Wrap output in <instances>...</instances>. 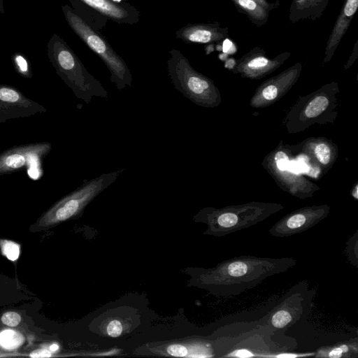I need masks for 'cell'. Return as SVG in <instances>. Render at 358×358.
Listing matches in <instances>:
<instances>
[{
  "label": "cell",
  "mask_w": 358,
  "mask_h": 358,
  "mask_svg": "<svg viewBox=\"0 0 358 358\" xmlns=\"http://www.w3.org/2000/svg\"><path fill=\"white\" fill-rule=\"evenodd\" d=\"M292 258L241 256L225 260L202 273L199 281L219 295H238L266 278L287 271L295 265Z\"/></svg>",
  "instance_id": "6da1fadb"
},
{
  "label": "cell",
  "mask_w": 358,
  "mask_h": 358,
  "mask_svg": "<svg viewBox=\"0 0 358 358\" xmlns=\"http://www.w3.org/2000/svg\"><path fill=\"white\" fill-rule=\"evenodd\" d=\"M48 57L57 74L76 97L90 103L94 96L108 99L102 84L90 74L66 42L54 34L47 45Z\"/></svg>",
  "instance_id": "7a4b0ae2"
},
{
  "label": "cell",
  "mask_w": 358,
  "mask_h": 358,
  "mask_svg": "<svg viewBox=\"0 0 358 358\" xmlns=\"http://www.w3.org/2000/svg\"><path fill=\"white\" fill-rule=\"evenodd\" d=\"M124 170L122 169L103 173L89 180H84L80 187L63 196L48 209L38 219L34 229H47L79 217L87 206L113 183Z\"/></svg>",
  "instance_id": "3957f363"
},
{
  "label": "cell",
  "mask_w": 358,
  "mask_h": 358,
  "mask_svg": "<svg viewBox=\"0 0 358 358\" xmlns=\"http://www.w3.org/2000/svg\"><path fill=\"white\" fill-rule=\"evenodd\" d=\"M62 9L70 28L106 66L110 74V80L117 89L132 87L133 78L127 64L99 31L85 22L71 6L64 5Z\"/></svg>",
  "instance_id": "277c9868"
},
{
  "label": "cell",
  "mask_w": 358,
  "mask_h": 358,
  "mask_svg": "<svg viewBox=\"0 0 358 358\" xmlns=\"http://www.w3.org/2000/svg\"><path fill=\"white\" fill-rule=\"evenodd\" d=\"M169 54L167 69L174 88L196 104L206 101L210 88L209 80L196 71L178 50L173 49Z\"/></svg>",
  "instance_id": "5b68a950"
},
{
  "label": "cell",
  "mask_w": 358,
  "mask_h": 358,
  "mask_svg": "<svg viewBox=\"0 0 358 358\" xmlns=\"http://www.w3.org/2000/svg\"><path fill=\"white\" fill-rule=\"evenodd\" d=\"M48 141L15 145L0 153V176L40 165L52 150Z\"/></svg>",
  "instance_id": "8992f818"
},
{
  "label": "cell",
  "mask_w": 358,
  "mask_h": 358,
  "mask_svg": "<svg viewBox=\"0 0 358 358\" xmlns=\"http://www.w3.org/2000/svg\"><path fill=\"white\" fill-rule=\"evenodd\" d=\"M46 111V108L27 97L17 88L0 84V123Z\"/></svg>",
  "instance_id": "52a82bcc"
},
{
  "label": "cell",
  "mask_w": 358,
  "mask_h": 358,
  "mask_svg": "<svg viewBox=\"0 0 358 358\" xmlns=\"http://www.w3.org/2000/svg\"><path fill=\"white\" fill-rule=\"evenodd\" d=\"M325 217L324 212L299 211L292 213L275 223L268 231L275 237H287L310 229Z\"/></svg>",
  "instance_id": "ba28073f"
},
{
  "label": "cell",
  "mask_w": 358,
  "mask_h": 358,
  "mask_svg": "<svg viewBox=\"0 0 358 358\" xmlns=\"http://www.w3.org/2000/svg\"><path fill=\"white\" fill-rule=\"evenodd\" d=\"M229 36L227 28L219 22L189 23L176 31V37L185 43H210L221 41Z\"/></svg>",
  "instance_id": "9c48e42d"
},
{
  "label": "cell",
  "mask_w": 358,
  "mask_h": 358,
  "mask_svg": "<svg viewBox=\"0 0 358 358\" xmlns=\"http://www.w3.org/2000/svg\"><path fill=\"white\" fill-rule=\"evenodd\" d=\"M96 11L118 24L138 22L140 13L131 4L113 0H79Z\"/></svg>",
  "instance_id": "30bf717a"
},
{
  "label": "cell",
  "mask_w": 358,
  "mask_h": 358,
  "mask_svg": "<svg viewBox=\"0 0 358 358\" xmlns=\"http://www.w3.org/2000/svg\"><path fill=\"white\" fill-rule=\"evenodd\" d=\"M358 8V0H346L338 16L325 48V60L331 59L346 33Z\"/></svg>",
  "instance_id": "8fae6325"
},
{
  "label": "cell",
  "mask_w": 358,
  "mask_h": 358,
  "mask_svg": "<svg viewBox=\"0 0 358 358\" xmlns=\"http://www.w3.org/2000/svg\"><path fill=\"white\" fill-rule=\"evenodd\" d=\"M330 0H292L289 20L295 23L300 20H314L321 16Z\"/></svg>",
  "instance_id": "7c38bea8"
},
{
  "label": "cell",
  "mask_w": 358,
  "mask_h": 358,
  "mask_svg": "<svg viewBox=\"0 0 358 358\" xmlns=\"http://www.w3.org/2000/svg\"><path fill=\"white\" fill-rule=\"evenodd\" d=\"M74 11L88 24L97 30L103 29L108 19L79 0H69Z\"/></svg>",
  "instance_id": "4fadbf2b"
},
{
  "label": "cell",
  "mask_w": 358,
  "mask_h": 358,
  "mask_svg": "<svg viewBox=\"0 0 358 358\" xmlns=\"http://www.w3.org/2000/svg\"><path fill=\"white\" fill-rule=\"evenodd\" d=\"M235 6L240 8L248 17L258 25L267 22L268 11L261 6L255 0H231Z\"/></svg>",
  "instance_id": "5bb4252c"
},
{
  "label": "cell",
  "mask_w": 358,
  "mask_h": 358,
  "mask_svg": "<svg viewBox=\"0 0 358 358\" xmlns=\"http://www.w3.org/2000/svg\"><path fill=\"white\" fill-rule=\"evenodd\" d=\"M275 64V62L270 60L257 50L251 51L243 63L245 69L249 71H263Z\"/></svg>",
  "instance_id": "9a60e30c"
},
{
  "label": "cell",
  "mask_w": 358,
  "mask_h": 358,
  "mask_svg": "<svg viewBox=\"0 0 358 358\" xmlns=\"http://www.w3.org/2000/svg\"><path fill=\"white\" fill-rule=\"evenodd\" d=\"M11 59L13 67L19 75L26 78H32L30 62L23 53L20 52L13 53Z\"/></svg>",
  "instance_id": "2e32d148"
},
{
  "label": "cell",
  "mask_w": 358,
  "mask_h": 358,
  "mask_svg": "<svg viewBox=\"0 0 358 358\" xmlns=\"http://www.w3.org/2000/svg\"><path fill=\"white\" fill-rule=\"evenodd\" d=\"M357 348V345L353 347L352 344L342 343L336 347H331L320 351L316 357H327L331 358H339L343 357H351L353 349Z\"/></svg>",
  "instance_id": "e0dca14e"
},
{
  "label": "cell",
  "mask_w": 358,
  "mask_h": 358,
  "mask_svg": "<svg viewBox=\"0 0 358 358\" xmlns=\"http://www.w3.org/2000/svg\"><path fill=\"white\" fill-rule=\"evenodd\" d=\"M329 101L323 96L313 99L307 106L305 114L307 117H315L321 114L328 106Z\"/></svg>",
  "instance_id": "ac0fdd59"
},
{
  "label": "cell",
  "mask_w": 358,
  "mask_h": 358,
  "mask_svg": "<svg viewBox=\"0 0 358 358\" xmlns=\"http://www.w3.org/2000/svg\"><path fill=\"white\" fill-rule=\"evenodd\" d=\"M22 341V335L12 330H5L0 334V345L8 349L16 348Z\"/></svg>",
  "instance_id": "d6986e66"
},
{
  "label": "cell",
  "mask_w": 358,
  "mask_h": 358,
  "mask_svg": "<svg viewBox=\"0 0 358 358\" xmlns=\"http://www.w3.org/2000/svg\"><path fill=\"white\" fill-rule=\"evenodd\" d=\"M2 249L4 255L8 259L14 261L19 256V246L13 242L4 241L2 244Z\"/></svg>",
  "instance_id": "ffe728a7"
},
{
  "label": "cell",
  "mask_w": 358,
  "mask_h": 358,
  "mask_svg": "<svg viewBox=\"0 0 358 358\" xmlns=\"http://www.w3.org/2000/svg\"><path fill=\"white\" fill-rule=\"evenodd\" d=\"M318 160L322 164H327L330 161L331 152L329 148L324 143L318 144L315 149Z\"/></svg>",
  "instance_id": "44dd1931"
},
{
  "label": "cell",
  "mask_w": 358,
  "mask_h": 358,
  "mask_svg": "<svg viewBox=\"0 0 358 358\" xmlns=\"http://www.w3.org/2000/svg\"><path fill=\"white\" fill-rule=\"evenodd\" d=\"M1 322L9 327H16L21 321L20 315L15 312H7L1 316Z\"/></svg>",
  "instance_id": "7402d4cb"
},
{
  "label": "cell",
  "mask_w": 358,
  "mask_h": 358,
  "mask_svg": "<svg viewBox=\"0 0 358 358\" xmlns=\"http://www.w3.org/2000/svg\"><path fill=\"white\" fill-rule=\"evenodd\" d=\"M122 324L119 320H113L107 324L106 333L109 336H119L122 334Z\"/></svg>",
  "instance_id": "603a6c76"
},
{
  "label": "cell",
  "mask_w": 358,
  "mask_h": 358,
  "mask_svg": "<svg viewBox=\"0 0 358 358\" xmlns=\"http://www.w3.org/2000/svg\"><path fill=\"white\" fill-rule=\"evenodd\" d=\"M166 353L173 356L187 357L189 353L188 348L180 344H173L166 348Z\"/></svg>",
  "instance_id": "cb8c5ba5"
},
{
  "label": "cell",
  "mask_w": 358,
  "mask_h": 358,
  "mask_svg": "<svg viewBox=\"0 0 358 358\" xmlns=\"http://www.w3.org/2000/svg\"><path fill=\"white\" fill-rule=\"evenodd\" d=\"M277 166L281 171L287 169L289 166V159L283 152H278L275 157Z\"/></svg>",
  "instance_id": "d4e9b609"
},
{
  "label": "cell",
  "mask_w": 358,
  "mask_h": 358,
  "mask_svg": "<svg viewBox=\"0 0 358 358\" xmlns=\"http://www.w3.org/2000/svg\"><path fill=\"white\" fill-rule=\"evenodd\" d=\"M262 94L267 100L274 99L278 95V89L275 85H268L264 89Z\"/></svg>",
  "instance_id": "484cf974"
},
{
  "label": "cell",
  "mask_w": 358,
  "mask_h": 358,
  "mask_svg": "<svg viewBox=\"0 0 358 358\" xmlns=\"http://www.w3.org/2000/svg\"><path fill=\"white\" fill-rule=\"evenodd\" d=\"M50 355V353L47 350H38L31 354V357H48Z\"/></svg>",
  "instance_id": "4316f807"
},
{
  "label": "cell",
  "mask_w": 358,
  "mask_h": 358,
  "mask_svg": "<svg viewBox=\"0 0 358 358\" xmlns=\"http://www.w3.org/2000/svg\"><path fill=\"white\" fill-rule=\"evenodd\" d=\"M261 6L265 8L266 10H269L272 7L270 4L266 1V0H255Z\"/></svg>",
  "instance_id": "83f0119b"
},
{
  "label": "cell",
  "mask_w": 358,
  "mask_h": 358,
  "mask_svg": "<svg viewBox=\"0 0 358 358\" xmlns=\"http://www.w3.org/2000/svg\"><path fill=\"white\" fill-rule=\"evenodd\" d=\"M3 1L4 0H0V14H3L5 12L4 6H3Z\"/></svg>",
  "instance_id": "f1b7e54d"
},
{
  "label": "cell",
  "mask_w": 358,
  "mask_h": 358,
  "mask_svg": "<svg viewBox=\"0 0 358 358\" xmlns=\"http://www.w3.org/2000/svg\"><path fill=\"white\" fill-rule=\"evenodd\" d=\"M58 345L57 344H52L50 345V349L51 351L54 352L56 351L58 349Z\"/></svg>",
  "instance_id": "f546056e"
},
{
  "label": "cell",
  "mask_w": 358,
  "mask_h": 358,
  "mask_svg": "<svg viewBox=\"0 0 358 358\" xmlns=\"http://www.w3.org/2000/svg\"><path fill=\"white\" fill-rule=\"evenodd\" d=\"M113 1H117V2H121L122 1V0H113Z\"/></svg>",
  "instance_id": "4dcf8cb0"
}]
</instances>
